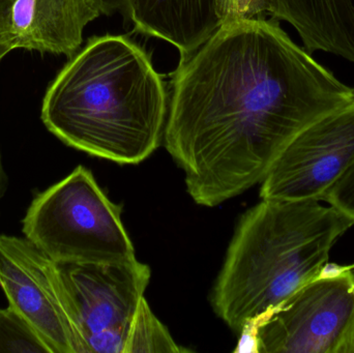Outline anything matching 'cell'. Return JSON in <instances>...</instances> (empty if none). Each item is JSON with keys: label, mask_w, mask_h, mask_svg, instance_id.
Masks as SVG:
<instances>
[{"label": "cell", "mask_w": 354, "mask_h": 353, "mask_svg": "<svg viewBox=\"0 0 354 353\" xmlns=\"http://www.w3.org/2000/svg\"><path fill=\"white\" fill-rule=\"evenodd\" d=\"M279 22L228 21L174 74L164 139L197 204L261 184L297 134L354 97Z\"/></svg>", "instance_id": "6da1fadb"}, {"label": "cell", "mask_w": 354, "mask_h": 353, "mask_svg": "<svg viewBox=\"0 0 354 353\" xmlns=\"http://www.w3.org/2000/svg\"><path fill=\"white\" fill-rule=\"evenodd\" d=\"M168 109L151 56L128 37L107 35L68 58L46 90L41 120L68 146L135 165L159 147Z\"/></svg>", "instance_id": "7a4b0ae2"}, {"label": "cell", "mask_w": 354, "mask_h": 353, "mask_svg": "<svg viewBox=\"0 0 354 353\" xmlns=\"http://www.w3.org/2000/svg\"><path fill=\"white\" fill-rule=\"evenodd\" d=\"M354 220L319 200H270L241 217L212 294L216 315L234 331L276 309L328 265Z\"/></svg>", "instance_id": "3957f363"}, {"label": "cell", "mask_w": 354, "mask_h": 353, "mask_svg": "<svg viewBox=\"0 0 354 353\" xmlns=\"http://www.w3.org/2000/svg\"><path fill=\"white\" fill-rule=\"evenodd\" d=\"M24 238L57 263H106L136 257L122 209L91 170L78 166L39 192L22 220Z\"/></svg>", "instance_id": "277c9868"}, {"label": "cell", "mask_w": 354, "mask_h": 353, "mask_svg": "<svg viewBox=\"0 0 354 353\" xmlns=\"http://www.w3.org/2000/svg\"><path fill=\"white\" fill-rule=\"evenodd\" d=\"M259 353H354V271L328 263L259 329Z\"/></svg>", "instance_id": "5b68a950"}, {"label": "cell", "mask_w": 354, "mask_h": 353, "mask_svg": "<svg viewBox=\"0 0 354 353\" xmlns=\"http://www.w3.org/2000/svg\"><path fill=\"white\" fill-rule=\"evenodd\" d=\"M0 287L49 353H85L59 265L26 238L0 234Z\"/></svg>", "instance_id": "8992f818"}, {"label": "cell", "mask_w": 354, "mask_h": 353, "mask_svg": "<svg viewBox=\"0 0 354 353\" xmlns=\"http://www.w3.org/2000/svg\"><path fill=\"white\" fill-rule=\"evenodd\" d=\"M58 265L85 353H124L131 325L145 298L151 269L136 257Z\"/></svg>", "instance_id": "52a82bcc"}, {"label": "cell", "mask_w": 354, "mask_h": 353, "mask_svg": "<svg viewBox=\"0 0 354 353\" xmlns=\"http://www.w3.org/2000/svg\"><path fill=\"white\" fill-rule=\"evenodd\" d=\"M354 162V97L297 134L261 182L270 200H319Z\"/></svg>", "instance_id": "ba28073f"}, {"label": "cell", "mask_w": 354, "mask_h": 353, "mask_svg": "<svg viewBox=\"0 0 354 353\" xmlns=\"http://www.w3.org/2000/svg\"><path fill=\"white\" fill-rule=\"evenodd\" d=\"M101 15L95 0H0V29L12 51L72 57L86 25Z\"/></svg>", "instance_id": "9c48e42d"}, {"label": "cell", "mask_w": 354, "mask_h": 353, "mask_svg": "<svg viewBox=\"0 0 354 353\" xmlns=\"http://www.w3.org/2000/svg\"><path fill=\"white\" fill-rule=\"evenodd\" d=\"M135 30L171 44L189 58L226 23L227 0H131Z\"/></svg>", "instance_id": "30bf717a"}, {"label": "cell", "mask_w": 354, "mask_h": 353, "mask_svg": "<svg viewBox=\"0 0 354 353\" xmlns=\"http://www.w3.org/2000/svg\"><path fill=\"white\" fill-rule=\"evenodd\" d=\"M143 300L131 325L124 353L183 352Z\"/></svg>", "instance_id": "8fae6325"}, {"label": "cell", "mask_w": 354, "mask_h": 353, "mask_svg": "<svg viewBox=\"0 0 354 353\" xmlns=\"http://www.w3.org/2000/svg\"><path fill=\"white\" fill-rule=\"evenodd\" d=\"M0 352L49 353L35 332L8 306L0 309Z\"/></svg>", "instance_id": "7c38bea8"}, {"label": "cell", "mask_w": 354, "mask_h": 353, "mask_svg": "<svg viewBox=\"0 0 354 353\" xmlns=\"http://www.w3.org/2000/svg\"><path fill=\"white\" fill-rule=\"evenodd\" d=\"M322 201L334 205L354 220V162L336 184L328 189Z\"/></svg>", "instance_id": "4fadbf2b"}, {"label": "cell", "mask_w": 354, "mask_h": 353, "mask_svg": "<svg viewBox=\"0 0 354 353\" xmlns=\"http://www.w3.org/2000/svg\"><path fill=\"white\" fill-rule=\"evenodd\" d=\"M272 311L252 317L243 323L241 331H239L241 338H239V344H237L234 352L259 353V338H258L259 329Z\"/></svg>", "instance_id": "5bb4252c"}, {"label": "cell", "mask_w": 354, "mask_h": 353, "mask_svg": "<svg viewBox=\"0 0 354 353\" xmlns=\"http://www.w3.org/2000/svg\"><path fill=\"white\" fill-rule=\"evenodd\" d=\"M102 15L111 16L115 12H122L129 17L131 0H95Z\"/></svg>", "instance_id": "9a60e30c"}, {"label": "cell", "mask_w": 354, "mask_h": 353, "mask_svg": "<svg viewBox=\"0 0 354 353\" xmlns=\"http://www.w3.org/2000/svg\"><path fill=\"white\" fill-rule=\"evenodd\" d=\"M12 50L8 47V44L4 41L3 35H2L1 29H0V61L8 55Z\"/></svg>", "instance_id": "2e32d148"}, {"label": "cell", "mask_w": 354, "mask_h": 353, "mask_svg": "<svg viewBox=\"0 0 354 353\" xmlns=\"http://www.w3.org/2000/svg\"><path fill=\"white\" fill-rule=\"evenodd\" d=\"M4 189H6V174L2 165L1 153H0V199L3 195Z\"/></svg>", "instance_id": "e0dca14e"}]
</instances>
